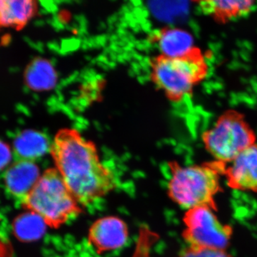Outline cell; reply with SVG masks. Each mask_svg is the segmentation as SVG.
<instances>
[{"label":"cell","instance_id":"1","mask_svg":"<svg viewBox=\"0 0 257 257\" xmlns=\"http://www.w3.org/2000/svg\"><path fill=\"white\" fill-rule=\"evenodd\" d=\"M50 151L56 170L81 206L90 205L116 187V177L101 163L95 145L77 130L59 132Z\"/></svg>","mask_w":257,"mask_h":257},{"label":"cell","instance_id":"2","mask_svg":"<svg viewBox=\"0 0 257 257\" xmlns=\"http://www.w3.org/2000/svg\"><path fill=\"white\" fill-rule=\"evenodd\" d=\"M226 166L216 161L189 166L170 162V177L167 182L169 197L186 211L201 207L217 211L216 197L223 191L221 177L224 176Z\"/></svg>","mask_w":257,"mask_h":257},{"label":"cell","instance_id":"3","mask_svg":"<svg viewBox=\"0 0 257 257\" xmlns=\"http://www.w3.org/2000/svg\"><path fill=\"white\" fill-rule=\"evenodd\" d=\"M22 202L54 229L77 217L82 211L56 168L45 171Z\"/></svg>","mask_w":257,"mask_h":257},{"label":"cell","instance_id":"4","mask_svg":"<svg viewBox=\"0 0 257 257\" xmlns=\"http://www.w3.org/2000/svg\"><path fill=\"white\" fill-rule=\"evenodd\" d=\"M206 61L199 51L179 58L160 55L151 62V77L155 85L171 100L189 95L205 77Z\"/></svg>","mask_w":257,"mask_h":257},{"label":"cell","instance_id":"5","mask_svg":"<svg viewBox=\"0 0 257 257\" xmlns=\"http://www.w3.org/2000/svg\"><path fill=\"white\" fill-rule=\"evenodd\" d=\"M206 150L221 163H230L255 145L254 134L243 116L235 111L223 114L203 135Z\"/></svg>","mask_w":257,"mask_h":257},{"label":"cell","instance_id":"6","mask_svg":"<svg viewBox=\"0 0 257 257\" xmlns=\"http://www.w3.org/2000/svg\"><path fill=\"white\" fill-rule=\"evenodd\" d=\"M216 210L201 207L186 211L182 236L188 246L227 250L234 229L220 221Z\"/></svg>","mask_w":257,"mask_h":257},{"label":"cell","instance_id":"7","mask_svg":"<svg viewBox=\"0 0 257 257\" xmlns=\"http://www.w3.org/2000/svg\"><path fill=\"white\" fill-rule=\"evenodd\" d=\"M128 237V226L116 216H106L94 221L88 240L96 252L105 253L123 247Z\"/></svg>","mask_w":257,"mask_h":257},{"label":"cell","instance_id":"8","mask_svg":"<svg viewBox=\"0 0 257 257\" xmlns=\"http://www.w3.org/2000/svg\"><path fill=\"white\" fill-rule=\"evenodd\" d=\"M224 177L228 187L241 192L257 193V145L246 149L227 164Z\"/></svg>","mask_w":257,"mask_h":257},{"label":"cell","instance_id":"9","mask_svg":"<svg viewBox=\"0 0 257 257\" xmlns=\"http://www.w3.org/2000/svg\"><path fill=\"white\" fill-rule=\"evenodd\" d=\"M40 169L35 162L19 160L5 174V187L13 197L23 201L40 179Z\"/></svg>","mask_w":257,"mask_h":257},{"label":"cell","instance_id":"10","mask_svg":"<svg viewBox=\"0 0 257 257\" xmlns=\"http://www.w3.org/2000/svg\"><path fill=\"white\" fill-rule=\"evenodd\" d=\"M162 56L179 58L195 52L194 38L188 32L179 28H166L157 34L155 39Z\"/></svg>","mask_w":257,"mask_h":257},{"label":"cell","instance_id":"11","mask_svg":"<svg viewBox=\"0 0 257 257\" xmlns=\"http://www.w3.org/2000/svg\"><path fill=\"white\" fill-rule=\"evenodd\" d=\"M32 0H0V27L22 29L36 13Z\"/></svg>","mask_w":257,"mask_h":257},{"label":"cell","instance_id":"12","mask_svg":"<svg viewBox=\"0 0 257 257\" xmlns=\"http://www.w3.org/2000/svg\"><path fill=\"white\" fill-rule=\"evenodd\" d=\"M49 149L50 145L47 139L37 132H23L15 140V152L20 160L34 162L43 156Z\"/></svg>","mask_w":257,"mask_h":257},{"label":"cell","instance_id":"13","mask_svg":"<svg viewBox=\"0 0 257 257\" xmlns=\"http://www.w3.org/2000/svg\"><path fill=\"white\" fill-rule=\"evenodd\" d=\"M203 11L221 21L245 16L254 7L253 1H204L199 3Z\"/></svg>","mask_w":257,"mask_h":257},{"label":"cell","instance_id":"14","mask_svg":"<svg viewBox=\"0 0 257 257\" xmlns=\"http://www.w3.org/2000/svg\"><path fill=\"white\" fill-rule=\"evenodd\" d=\"M25 82L35 91L50 89L56 82V73L50 63L43 59H37L29 64L25 73Z\"/></svg>","mask_w":257,"mask_h":257},{"label":"cell","instance_id":"15","mask_svg":"<svg viewBox=\"0 0 257 257\" xmlns=\"http://www.w3.org/2000/svg\"><path fill=\"white\" fill-rule=\"evenodd\" d=\"M42 222L44 221L40 216L31 212V214L19 218L15 223V232L24 240L36 239L43 231Z\"/></svg>","mask_w":257,"mask_h":257},{"label":"cell","instance_id":"16","mask_svg":"<svg viewBox=\"0 0 257 257\" xmlns=\"http://www.w3.org/2000/svg\"><path fill=\"white\" fill-rule=\"evenodd\" d=\"M177 257H233L227 250L187 246Z\"/></svg>","mask_w":257,"mask_h":257},{"label":"cell","instance_id":"17","mask_svg":"<svg viewBox=\"0 0 257 257\" xmlns=\"http://www.w3.org/2000/svg\"><path fill=\"white\" fill-rule=\"evenodd\" d=\"M12 160V152L10 147L0 140V171L9 165Z\"/></svg>","mask_w":257,"mask_h":257}]
</instances>
